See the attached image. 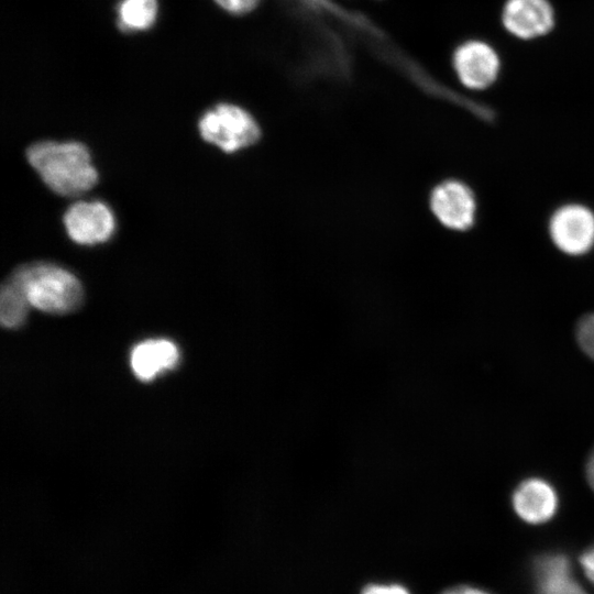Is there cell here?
<instances>
[{"label": "cell", "mask_w": 594, "mask_h": 594, "mask_svg": "<svg viewBox=\"0 0 594 594\" xmlns=\"http://www.w3.org/2000/svg\"><path fill=\"white\" fill-rule=\"evenodd\" d=\"M441 594H488V593L482 590L475 588V587L463 585V586H457V587L447 590Z\"/></svg>", "instance_id": "obj_19"}, {"label": "cell", "mask_w": 594, "mask_h": 594, "mask_svg": "<svg viewBox=\"0 0 594 594\" xmlns=\"http://www.w3.org/2000/svg\"><path fill=\"white\" fill-rule=\"evenodd\" d=\"M580 563L586 578L594 584V547L581 556Z\"/></svg>", "instance_id": "obj_17"}, {"label": "cell", "mask_w": 594, "mask_h": 594, "mask_svg": "<svg viewBox=\"0 0 594 594\" xmlns=\"http://www.w3.org/2000/svg\"><path fill=\"white\" fill-rule=\"evenodd\" d=\"M201 138L227 153L254 145L261 129L253 116L232 103H219L207 110L198 122Z\"/></svg>", "instance_id": "obj_3"}, {"label": "cell", "mask_w": 594, "mask_h": 594, "mask_svg": "<svg viewBox=\"0 0 594 594\" xmlns=\"http://www.w3.org/2000/svg\"><path fill=\"white\" fill-rule=\"evenodd\" d=\"M553 244L568 255H583L594 246V213L580 204L554 211L549 222Z\"/></svg>", "instance_id": "obj_4"}, {"label": "cell", "mask_w": 594, "mask_h": 594, "mask_svg": "<svg viewBox=\"0 0 594 594\" xmlns=\"http://www.w3.org/2000/svg\"><path fill=\"white\" fill-rule=\"evenodd\" d=\"M453 67L462 85L470 89L482 90L497 79L501 61L490 44L473 40L455 50Z\"/></svg>", "instance_id": "obj_6"}, {"label": "cell", "mask_w": 594, "mask_h": 594, "mask_svg": "<svg viewBox=\"0 0 594 594\" xmlns=\"http://www.w3.org/2000/svg\"><path fill=\"white\" fill-rule=\"evenodd\" d=\"M512 504L516 514L526 522L542 524L550 520L558 508L554 487L539 477H530L515 488Z\"/></svg>", "instance_id": "obj_9"}, {"label": "cell", "mask_w": 594, "mask_h": 594, "mask_svg": "<svg viewBox=\"0 0 594 594\" xmlns=\"http://www.w3.org/2000/svg\"><path fill=\"white\" fill-rule=\"evenodd\" d=\"M362 594H409V592L407 588L398 584H371L362 591Z\"/></svg>", "instance_id": "obj_16"}, {"label": "cell", "mask_w": 594, "mask_h": 594, "mask_svg": "<svg viewBox=\"0 0 594 594\" xmlns=\"http://www.w3.org/2000/svg\"><path fill=\"white\" fill-rule=\"evenodd\" d=\"M537 594H586L572 578L568 559L561 554L540 557L535 565Z\"/></svg>", "instance_id": "obj_11"}, {"label": "cell", "mask_w": 594, "mask_h": 594, "mask_svg": "<svg viewBox=\"0 0 594 594\" xmlns=\"http://www.w3.org/2000/svg\"><path fill=\"white\" fill-rule=\"evenodd\" d=\"M502 21L510 34L531 40L550 32L554 24V12L548 0H507Z\"/></svg>", "instance_id": "obj_8"}, {"label": "cell", "mask_w": 594, "mask_h": 594, "mask_svg": "<svg viewBox=\"0 0 594 594\" xmlns=\"http://www.w3.org/2000/svg\"><path fill=\"white\" fill-rule=\"evenodd\" d=\"M585 476L590 487L594 492V448L591 451L585 464Z\"/></svg>", "instance_id": "obj_18"}, {"label": "cell", "mask_w": 594, "mask_h": 594, "mask_svg": "<svg viewBox=\"0 0 594 594\" xmlns=\"http://www.w3.org/2000/svg\"><path fill=\"white\" fill-rule=\"evenodd\" d=\"M177 346L165 339L147 340L135 345L131 353V367L142 381H151L178 362Z\"/></svg>", "instance_id": "obj_10"}, {"label": "cell", "mask_w": 594, "mask_h": 594, "mask_svg": "<svg viewBox=\"0 0 594 594\" xmlns=\"http://www.w3.org/2000/svg\"><path fill=\"white\" fill-rule=\"evenodd\" d=\"M32 307L54 315L77 309L84 298L78 278L52 263L23 265L14 271Z\"/></svg>", "instance_id": "obj_2"}, {"label": "cell", "mask_w": 594, "mask_h": 594, "mask_svg": "<svg viewBox=\"0 0 594 594\" xmlns=\"http://www.w3.org/2000/svg\"><path fill=\"white\" fill-rule=\"evenodd\" d=\"M26 157L42 180L62 196L80 195L98 180L89 151L79 142H37L26 150Z\"/></svg>", "instance_id": "obj_1"}, {"label": "cell", "mask_w": 594, "mask_h": 594, "mask_svg": "<svg viewBox=\"0 0 594 594\" xmlns=\"http://www.w3.org/2000/svg\"><path fill=\"white\" fill-rule=\"evenodd\" d=\"M575 337L581 350L594 361V312L580 318Z\"/></svg>", "instance_id": "obj_14"}, {"label": "cell", "mask_w": 594, "mask_h": 594, "mask_svg": "<svg viewBox=\"0 0 594 594\" xmlns=\"http://www.w3.org/2000/svg\"><path fill=\"white\" fill-rule=\"evenodd\" d=\"M430 208L437 220L451 230H468L475 221V196L460 180L448 179L437 185L430 195Z\"/></svg>", "instance_id": "obj_5"}, {"label": "cell", "mask_w": 594, "mask_h": 594, "mask_svg": "<svg viewBox=\"0 0 594 594\" xmlns=\"http://www.w3.org/2000/svg\"><path fill=\"white\" fill-rule=\"evenodd\" d=\"M64 226L74 242L92 245L109 240L116 222L107 205L100 201H79L65 212Z\"/></svg>", "instance_id": "obj_7"}, {"label": "cell", "mask_w": 594, "mask_h": 594, "mask_svg": "<svg viewBox=\"0 0 594 594\" xmlns=\"http://www.w3.org/2000/svg\"><path fill=\"white\" fill-rule=\"evenodd\" d=\"M31 304L16 274L13 272L2 284L0 295V319L3 327H21L28 317Z\"/></svg>", "instance_id": "obj_12"}, {"label": "cell", "mask_w": 594, "mask_h": 594, "mask_svg": "<svg viewBox=\"0 0 594 594\" xmlns=\"http://www.w3.org/2000/svg\"><path fill=\"white\" fill-rule=\"evenodd\" d=\"M216 3L232 14H245L257 7L261 0H215Z\"/></svg>", "instance_id": "obj_15"}, {"label": "cell", "mask_w": 594, "mask_h": 594, "mask_svg": "<svg viewBox=\"0 0 594 594\" xmlns=\"http://www.w3.org/2000/svg\"><path fill=\"white\" fill-rule=\"evenodd\" d=\"M157 0H121L117 7L118 25L124 31L150 29L157 18Z\"/></svg>", "instance_id": "obj_13"}]
</instances>
